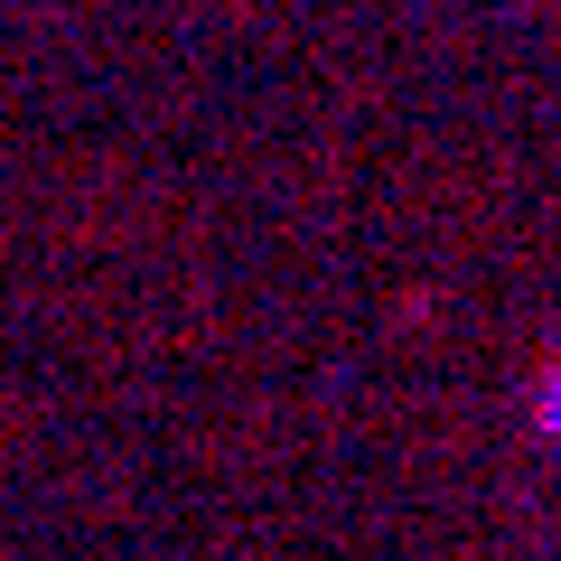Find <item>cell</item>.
Masks as SVG:
<instances>
[{
	"mask_svg": "<svg viewBox=\"0 0 561 561\" xmlns=\"http://www.w3.org/2000/svg\"><path fill=\"white\" fill-rule=\"evenodd\" d=\"M534 440H542V459H552V478H561V356L542 365V383H534Z\"/></svg>",
	"mask_w": 561,
	"mask_h": 561,
	"instance_id": "obj_1",
	"label": "cell"
}]
</instances>
